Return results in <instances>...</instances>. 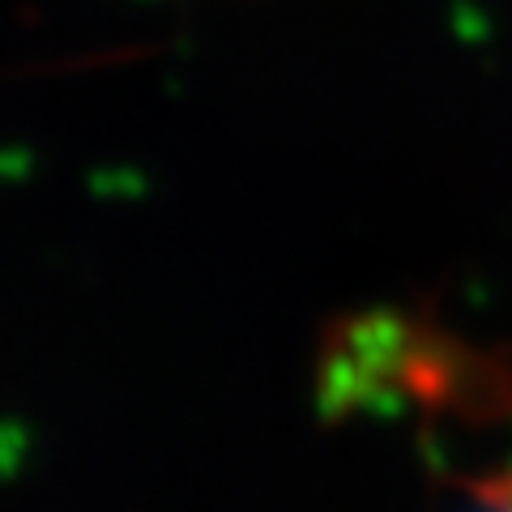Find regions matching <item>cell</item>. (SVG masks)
<instances>
[{
    "label": "cell",
    "mask_w": 512,
    "mask_h": 512,
    "mask_svg": "<svg viewBox=\"0 0 512 512\" xmlns=\"http://www.w3.org/2000/svg\"><path fill=\"white\" fill-rule=\"evenodd\" d=\"M474 500L478 504H495V508H512V474L487 478V483H474Z\"/></svg>",
    "instance_id": "cell-1"
}]
</instances>
